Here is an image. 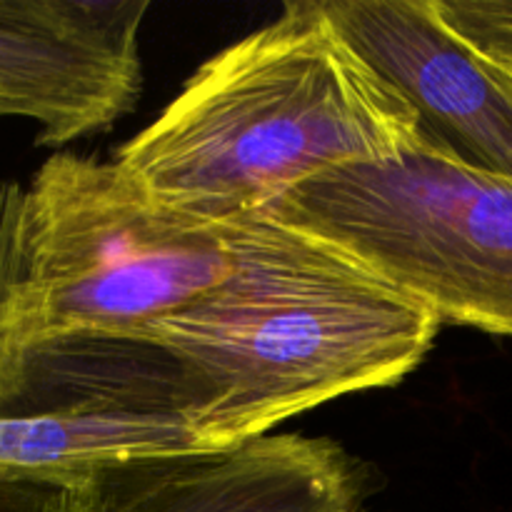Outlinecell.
I'll use <instances>...</instances> for the list:
<instances>
[{
	"mask_svg": "<svg viewBox=\"0 0 512 512\" xmlns=\"http://www.w3.org/2000/svg\"><path fill=\"white\" fill-rule=\"evenodd\" d=\"M225 235L228 278L138 335L198 380L213 448L400 383L433 348L440 320L335 245L268 213L230 220Z\"/></svg>",
	"mask_w": 512,
	"mask_h": 512,
	"instance_id": "1",
	"label": "cell"
},
{
	"mask_svg": "<svg viewBox=\"0 0 512 512\" xmlns=\"http://www.w3.org/2000/svg\"><path fill=\"white\" fill-rule=\"evenodd\" d=\"M415 145L410 105L345 43L323 0H298L200 65L115 160L163 203L230 223L315 175Z\"/></svg>",
	"mask_w": 512,
	"mask_h": 512,
	"instance_id": "2",
	"label": "cell"
},
{
	"mask_svg": "<svg viewBox=\"0 0 512 512\" xmlns=\"http://www.w3.org/2000/svg\"><path fill=\"white\" fill-rule=\"evenodd\" d=\"M225 223L155 198L118 160L55 153L28 185L23 353L78 335H140L230 273Z\"/></svg>",
	"mask_w": 512,
	"mask_h": 512,
	"instance_id": "3",
	"label": "cell"
},
{
	"mask_svg": "<svg viewBox=\"0 0 512 512\" xmlns=\"http://www.w3.org/2000/svg\"><path fill=\"white\" fill-rule=\"evenodd\" d=\"M388 280L443 323L512 338V180L415 145L305 180L260 210Z\"/></svg>",
	"mask_w": 512,
	"mask_h": 512,
	"instance_id": "4",
	"label": "cell"
},
{
	"mask_svg": "<svg viewBox=\"0 0 512 512\" xmlns=\"http://www.w3.org/2000/svg\"><path fill=\"white\" fill-rule=\"evenodd\" d=\"M170 375L135 355L80 353L38 378L15 415H0V475L78 483L153 455L208 450Z\"/></svg>",
	"mask_w": 512,
	"mask_h": 512,
	"instance_id": "5",
	"label": "cell"
},
{
	"mask_svg": "<svg viewBox=\"0 0 512 512\" xmlns=\"http://www.w3.org/2000/svg\"><path fill=\"white\" fill-rule=\"evenodd\" d=\"M148 0H0V118L38 145L98 133L135 108Z\"/></svg>",
	"mask_w": 512,
	"mask_h": 512,
	"instance_id": "6",
	"label": "cell"
},
{
	"mask_svg": "<svg viewBox=\"0 0 512 512\" xmlns=\"http://www.w3.org/2000/svg\"><path fill=\"white\" fill-rule=\"evenodd\" d=\"M323 8L410 105L423 148L512 180V73L453 33L433 0H323Z\"/></svg>",
	"mask_w": 512,
	"mask_h": 512,
	"instance_id": "7",
	"label": "cell"
},
{
	"mask_svg": "<svg viewBox=\"0 0 512 512\" xmlns=\"http://www.w3.org/2000/svg\"><path fill=\"white\" fill-rule=\"evenodd\" d=\"M75 495L78 512H363L355 460L305 435L128 460L78 480Z\"/></svg>",
	"mask_w": 512,
	"mask_h": 512,
	"instance_id": "8",
	"label": "cell"
},
{
	"mask_svg": "<svg viewBox=\"0 0 512 512\" xmlns=\"http://www.w3.org/2000/svg\"><path fill=\"white\" fill-rule=\"evenodd\" d=\"M28 278V188L0 180V415L23 388L25 353L15 338V315Z\"/></svg>",
	"mask_w": 512,
	"mask_h": 512,
	"instance_id": "9",
	"label": "cell"
},
{
	"mask_svg": "<svg viewBox=\"0 0 512 512\" xmlns=\"http://www.w3.org/2000/svg\"><path fill=\"white\" fill-rule=\"evenodd\" d=\"M433 8L465 43L512 73V0H433Z\"/></svg>",
	"mask_w": 512,
	"mask_h": 512,
	"instance_id": "10",
	"label": "cell"
},
{
	"mask_svg": "<svg viewBox=\"0 0 512 512\" xmlns=\"http://www.w3.org/2000/svg\"><path fill=\"white\" fill-rule=\"evenodd\" d=\"M0 512H78L75 483L35 475H0Z\"/></svg>",
	"mask_w": 512,
	"mask_h": 512,
	"instance_id": "11",
	"label": "cell"
}]
</instances>
